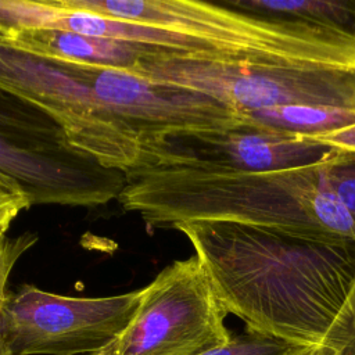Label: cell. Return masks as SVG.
Segmentation results:
<instances>
[{"label":"cell","mask_w":355,"mask_h":355,"mask_svg":"<svg viewBox=\"0 0 355 355\" xmlns=\"http://www.w3.org/2000/svg\"><path fill=\"white\" fill-rule=\"evenodd\" d=\"M175 230L191 243L227 313L298 347L320 345L355 279L352 240L211 220Z\"/></svg>","instance_id":"6da1fadb"},{"label":"cell","mask_w":355,"mask_h":355,"mask_svg":"<svg viewBox=\"0 0 355 355\" xmlns=\"http://www.w3.org/2000/svg\"><path fill=\"white\" fill-rule=\"evenodd\" d=\"M118 201L148 229L211 220L355 241V219L329 187L323 164L257 173L133 168Z\"/></svg>","instance_id":"7a4b0ae2"},{"label":"cell","mask_w":355,"mask_h":355,"mask_svg":"<svg viewBox=\"0 0 355 355\" xmlns=\"http://www.w3.org/2000/svg\"><path fill=\"white\" fill-rule=\"evenodd\" d=\"M0 172L32 205L97 207L118 200L125 172L76 150L62 128L24 98L0 89Z\"/></svg>","instance_id":"3957f363"},{"label":"cell","mask_w":355,"mask_h":355,"mask_svg":"<svg viewBox=\"0 0 355 355\" xmlns=\"http://www.w3.org/2000/svg\"><path fill=\"white\" fill-rule=\"evenodd\" d=\"M130 73L204 94L241 118L248 112L294 104L355 110V69L155 54L143 58Z\"/></svg>","instance_id":"277c9868"},{"label":"cell","mask_w":355,"mask_h":355,"mask_svg":"<svg viewBox=\"0 0 355 355\" xmlns=\"http://www.w3.org/2000/svg\"><path fill=\"white\" fill-rule=\"evenodd\" d=\"M0 89L47 114L76 150L101 165L126 172L137 162V136L98 104L68 62L32 54L0 37Z\"/></svg>","instance_id":"5b68a950"},{"label":"cell","mask_w":355,"mask_h":355,"mask_svg":"<svg viewBox=\"0 0 355 355\" xmlns=\"http://www.w3.org/2000/svg\"><path fill=\"white\" fill-rule=\"evenodd\" d=\"M141 288L111 355H197L232 338L227 312L196 255L173 261Z\"/></svg>","instance_id":"8992f818"},{"label":"cell","mask_w":355,"mask_h":355,"mask_svg":"<svg viewBox=\"0 0 355 355\" xmlns=\"http://www.w3.org/2000/svg\"><path fill=\"white\" fill-rule=\"evenodd\" d=\"M143 288L107 297H69L22 284L8 293L1 334L14 355H89L125 330Z\"/></svg>","instance_id":"52a82bcc"},{"label":"cell","mask_w":355,"mask_h":355,"mask_svg":"<svg viewBox=\"0 0 355 355\" xmlns=\"http://www.w3.org/2000/svg\"><path fill=\"white\" fill-rule=\"evenodd\" d=\"M130 168H182L257 173L320 165L337 150L308 137L247 123L227 129H176L140 139ZM129 171V169H128Z\"/></svg>","instance_id":"ba28073f"},{"label":"cell","mask_w":355,"mask_h":355,"mask_svg":"<svg viewBox=\"0 0 355 355\" xmlns=\"http://www.w3.org/2000/svg\"><path fill=\"white\" fill-rule=\"evenodd\" d=\"M98 104L139 139L179 129H227L243 125L240 114L196 92L155 83L135 73L68 62Z\"/></svg>","instance_id":"9c48e42d"},{"label":"cell","mask_w":355,"mask_h":355,"mask_svg":"<svg viewBox=\"0 0 355 355\" xmlns=\"http://www.w3.org/2000/svg\"><path fill=\"white\" fill-rule=\"evenodd\" d=\"M0 37L15 47L44 58L126 72H132L146 57L173 54L128 42L55 29L7 31L0 32Z\"/></svg>","instance_id":"30bf717a"},{"label":"cell","mask_w":355,"mask_h":355,"mask_svg":"<svg viewBox=\"0 0 355 355\" xmlns=\"http://www.w3.org/2000/svg\"><path fill=\"white\" fill-rule=\"evenodd\" d=\"M247 125L312 137L355 123V110L330 105H279L243 115Z\"/></svg>","instance_id":"8fae6325"},{"label":"cell","mask_w":355,"mask_h":355,"mask_svg":"<svg viewBox=\"0 0 355 355\" xmlns=\"http://www.w3.org/2000/svg\"><path fill=\"white\" fill-rule=\"evenodd\" d=\"M225 4L257 15L294 19L355 35V0H229Z\"/></svg>","instance_id":"7c38bea8"},{"label":"cell","mask_w":355,"mask_h":355,"mask_svg":"<svg viewBox=\"0 0 355 355\" xmlns=\"http://www.w3.org/2000/svg\"><path fill=\"white\" fill-rule=\"evenodd\" d=\"M298 348V345L284 340L245 330L243 334L232 336L227 343L202 351L197 355H290Z\"/></svg>","instance_id":"4fadbf2b"},{"label":"cell","mask_w":355,"mask_h":355,"mask_svg":"<svg viewBox=\"0 0 355 355\" xmlns=\"http://www.w3.org/2000/svg\"><path fill=\"white\" fill-rule=\"evenodd\" d=\"M318 349L319 355H355V279L341 311Z\"/></svg>","instance_id":"5bb4252c"},{"label":"cell","mask_w":355,"mask_h":355,"mask_svg":"<svg viewBox=\"0 0 355 355\" xmlns=\"http://www.w3.org/2000/svg\"><path fill=\"white\" fill-rule=\"evenodd\" d=\"M37 236L32 233H22L14 237H6L0 244V355H14L6 345L1 334V313L8 295V279L21 259V257L35 245Z\"/></svg>","instance_id":"9a60e30c"},{"label":"cell","mask_w":355,"mask_h":355,"mask_svg":"<svg viewBox=\"0 0 355 355\" xmlns=\"http://www.w3.org/2000/svg\"><path fill=\"white\" fill-rule=\"evenodd\" d=\"M323 171L329 187L355 219V155L337 151L323 164Z\"/></svg>","instance_id":"2e32d148"},{"label":"cell","mask_w":355,"mask_h":355,"mask_svg":"<svg viewBox=\"0 0 355 355\" xmlns=\"http://www.w3.org/2000/svg\"><path fill=\"white\" fill-rule=\"evenodd\" d=\"M319 144L327 146L333 150H337L340 153L345 154H354L355 155V123L343 129H338L336 132L318 135L308 137Z\"/></svg>","instance_id":"e0dca14e"},{"label":"cell","mask_w":355,"mask_h":355,"mask_svg":"<svg viewBox=\"0 0 355 355\" xmlns=\"http://www.w3.org/2000/svg\"><path fill=\"white\" fill-rule=\"evenodd\" d=\"M290 355H319L318 347H300Z\"/></svg>","instance_id":"ac0fdd59"},{"label":"cell","mask_w":355,"mask_h":355,"mask_svg":"<svg viewBox=\"0 0 355 355\" xmlns=\"http://www.w3.org/2000/svg\"><path fill=\"white\" fill-rule=\"evenodd\" d=\"M89 355H111V352H110V349H108V347H107L105 349H103V351H100V352H94V354H89Z\"/></svg>","instance_id":"d6986e66"}]
</instances>
